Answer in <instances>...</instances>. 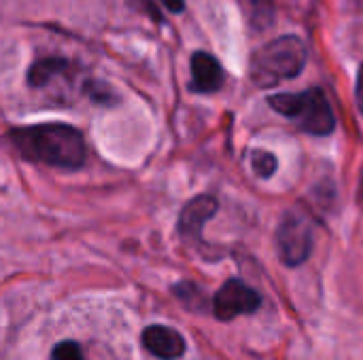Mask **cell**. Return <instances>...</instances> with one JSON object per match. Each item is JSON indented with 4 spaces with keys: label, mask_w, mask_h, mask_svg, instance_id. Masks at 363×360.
<instances>
[{
    "label": "cell",
    "mask_w": 363,
    "mask_h": 360,
    "mask_svg": "<svg viewBox=\"0 0 363 360\" xmlns=\"http://www.w3.org/2000/svg\"><path fill=\"white\" fill-rule=\"evenodd\" d=\"M6 140L19 153V157L53 168L77 170L87 157L81 132L62 123L17 127L9 132Z\"/></svg>",
    "instance_id": "1"
},
{
    "label": "cell",
    "mask_w": 363,
    "mask_h": 360,
    "mask_svg": "<svg viewBox=\"0 0 363 360\" xmlns=\"http://www.w3.org/2000/svg\"><path fill=\"white\" fill-rule=\"evenodd\" d=\"M306 45L294 34H285L259 47L251 57V79L257 87H274L302 72L306 66Z\"/></svg>",
    "instance_id": "2"
},
{
    "label": "cell",
    "mask_w": 363,
    "mask_h": 360,
    "mask_svg": "<svg viewBox=\"0 0 363 360\" xmlns=\"http://www.w3.org/2000/svg\"><path fill=\"white\" fill-rule=\"evenodd\" d=\"M268 102L277 112L291 119L306 134L328 136L336 127L332 104L328 102L321 89H306L300 93H277Z\"/></svg>",
    "instance_id": "3"
},
{
    "label": "cell",
    "mask_w": 363,
    "mask_h": 360,
    "mask_svg": "<svg viewBox=\"0 0 363 360\" xmlns=\"http://www.w3.org/2000/svg\"><path fill=\"white\" fill-rule=\"evenodd\" d=\"M313 244L315 231L311 219L298 210L287 212L277 229V250L283 263L289 267L304 263L313 252Z\"/></svg>",
    "instance_id": "4"
},
{
    "label": "cell",
    "mask_w": 363,
    "mask_h": 360,
    "mask_svg": "<svg viewBox=\"0 0 363 360\" xmlns=\"http://www.w3.org/2000/svg\"><path fill=\"white\" fill-rule=\"evenodd\" d=\"M262 306V297L245 282L230 280L213 297V314L219 320H234L242 314H253Z\"/></svg>",
    "instance_id": "5"
},
{
    "label": "cell",
    "mask_w": 363,
    "mask_h": 360,
    "mask_svg": "<svg viewBox=\"0 0 363 360\" xmlns=\"http://www.w3.org/2000/svg\"><path fill=\"white\" fill-rule=\"evenodd\" d=\"M219 204L215 197L211 195H198L194 197L181 212L179 219V231L185 240H200L202 238V229L204 225L215 216Z\"/></svg>",
    "instance_id": "6"
},
{
    "label": "cell",
    "mask_w": 363,
    "mask_h": 360,
    "mask_svg": "<svg viewBox=\"0 0 363 360\" xmlns=\"http://www.w3.org/2000/svg\"><path fill=\"white\" fill-rule=\"evenodd\" d=\"M143 346L157 359L177 360L185 354V339L170 327L153 325L143 333Z\"/></svg>",
    "instance_id": "7"
},
{
    "label": "cell",
    "mask_w": 363,
    "mask_h": 360,
    "mask_svg": "<svg viewBox=\"0 0 363 360\" xmlns=\"http://www.w3.org/2000/svg\"><path fill=\"white\" fill-rule=\"evenodd\" d=\"M225 76H223V68L217 62V57H213L206 51H198L191 57V89L198 93H211L217 91L223 85Z\"/></svg>",
    "instance_id": "8"
},
{
    "label": "cell",
    "mask_w": 363,
    "mask_h": 360,
    "mask_svg": "<svg viewBox=\"0 0 363 360\" xmlns=\"http://www.w3.org/2000/svg\"><path fill=\"white\" fill-rule=\"evenodd\" d=\"M70 72V64L66 59L60 57H47V59H38L36 64H32L30 72H28V81L32 87L40 89L49 83H53L60 76H66Z\"/></svg>",
    "instance_id": "9"
},
{
    "label": "cell",
    "mask_w": 363,
    "mask_h": 360,
    "mask_svg": "<svg viewBox=\"0 0 363 360\" xmlns=\"http://www.w3.org/2000/svg\"><path fill=\"white\" fill-rule=\"evenodd\" d=\"M251 163H253L255 174L262 178H270L277 170V157L268 151H255L251 157Z\"/></svg>",
    "instance_id": "10"
},
{
    "label": "cell",
    "mask_w": 363,
    "mask_h": 360,
    "mask_svg": "<svg viewBox=\"0 0 363 360\" xmlns=\"http://www.w3.org/2000/svg\"><path fill=\"white\" fill-rule=\"evenodd\" d=\"M53 360H85L81 348L74 342H64L60 346H55L53 350Z\"/></svg>",
    "instance_id": "11"
},
{
    "label": "cell",
    "mask_w": 363,
    "mask_h": 360,
    "mask_svg": "<svg viewBox=\"0 0 363 360\" xmlns=\"http://www.w3.org/2000/svg\"><path fill=\"white\" fill-rule=\"evenodd\" d=\"M355 95H357L359 112L363 115V64H362V68H359V74H357V89H355Z\"/></svg>",
    "instance_id": "12"
},
{
    "label": "cell",
    "mask_w": 363,
    "mask_h": 360,
    "mask_svg": "<svg viewBox=\"0 0 363 360\" xmlns=\"http://www.w3.org/2000/svg\"><path fill=\"white\" fill-rule=\"evenodd\" d=\"M168 11H172V13H181L183 8H185V0H160Z\"/></svg>",
    "instance_id": "13"
},
{
    "label": "cell",
    "mask_w": 363,
    "mask_h": 360,
    "mask_svg": "<svg viewBox=\"0 0 363 360\" xmlns=\"http://www.w3.org/2000/svg\"><path fill=\"white\" fill-rule=\"evenodd\" d=\"M357 197H359V204H362V208H363V174H362V182H359V193H357Z\"/></svg>",
    "instance_id": "14"
}]
</instances>
